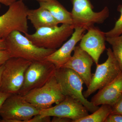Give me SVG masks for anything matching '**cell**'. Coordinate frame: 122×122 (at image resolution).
Here are the masks:
<instances>
[{"instance_id": "cell-27", "label": "cell", "mask_w": 122, "mask_h": 122, "mask_svg": "<svg viewBox=\"0 0 122 122\" xmlns=\"http://www.w3.org/2000/svg\"><path fill=\"white\" fill-rule=\"evenodd\" d=\"M17 0H0V4H2L6 6H9Z\"/></svg>"}, {"instance_id": "cell-30", "label": "cell", "mask_w": 122, "mask_h": 122, "mask_svg": "<svg viewBox=\"0 0 122 122\" xmlns=\"http://www.w3.org/2000/svg\"><path fill=\"white\" fill-rule=\"evenodd\" d=\"M35 0L37 1H38V2H46V1H48V0Z\"/></svg>"}, {"instance_id": "cell-8", "label": "cell", "mask_w": 122, "mask_h": 122, "mask_svg": "<svg viewBox=\"0 0 122 122\" xmlns=\"http://www.w3.org/2000/svg\"><path fill=\"white\" fill-rule=\"evenodd\" d=\"M73 8L71 12L74 29L81 27L87 30L95 24H102L109 17V9L105 7L99 12L93 10L90 0H71Z\"/></svg>"}, {"instance_id": "cell-28", "label": "cell", "mask_w": 122, "mask_h": 122, "mask_svg": "<svg viewBox=\"0 0 122 122\" xmlns=\"http://www.w3.org/2000/svg\"><path fill=\"white\" fill-rule=\"evenodd\" d=\"M6 50L5 39H0V50Z\"/></svg>"}, {"instance_id": "cell-6", "label": "cell", "mask_w": 122, "mask_h": 122, "mask_svg": "<svg viewBox=\"0 0 122 122\" xmlns=\"http://www.w3.org/2000/svg\"><path fill=\"white\" fill-rule=\"evenodd\" d=\"M36 108L19 94H12L0 109L2 122H27L39 114Z\"/></svg>"}, {"instance_id": "cell-26", "label": "cell", "mask_w": 122, "mask_h": 122, "mask_svg": "<svg viewBox=\"0 0 122 122\" xmlns=\"http://www.w3.org/2000/svg\"><path fill=\"white\" fill-rule=\"evenodd\" d=\"M11 94L6 92L0 91V109L5 100Z\"/></svg>"}, {"instance_id": "cell-25", "label": "cell", "mask_w": 122, "mask_h": 122, "mask_svg": "<svg viewBox=\"0 0 122 122\" xmlns=\"http://www.w3.org/2000/svg\"><path fill=\"white\" fill-rule=\"evenodd\" d=\"M72 120L69 118L65 117L53 116V118L51 119L52 122H72Z\"/></svg>"}, {"instance_id": "cell-15", "label": "cell", "mask_w": 122, "mask_h": 122, "mask_svg": "<svg viewBox=\"0 0 122 122\" xmlns=\"http://www.w3.org/2000/svg\"><path fill=\"white\" fill-rule=\"evenodd\" d=\"M122 96V71L111 83L99 90L92 97L91 102L98 106L104 104L112 106Z\"/></svg>"}, {"instance_id": "cell-31", "label": "cell", "mask_w": 122, "mask_h": 122, "mask_svg": "<svg viewBox=\"0 0 122 122\" xmlns=\"http://www.w3.org/2000/svg\"><path fill=\"white\" fill-rule=\"evenodd\" d=\"M2 119H1L0 118V122H2Z\"/></svg>"}, {"instance_id": "cell-24", "label": "cell", "mask_w": 122, "mask_h": 122, "mask_svg": "<svg viewBox=\"0 0 122 122\" xmlns=\"http://www.w3.org/2000/svg\"><path fill=\"white\" fill-rule=\"evenodd\" d=\"M10 58L9 53L7 50H0V66L4 64Z\"/></svg>"}, {"instance_id": "cell-13", "label": "cell", "mask_w": 122, "mask_h": 122, "mask_svg": "<svg viewBox=\"0 0 122 122\" xmlns=\"http://www.w3.org/2000/svg\"><path fill=\"white\" fill-rule=\"evenodd\" d=\"M73 51V56L61 68H69L76 72L87 87L92 76L91 67L94 62L93 59L79 45L76 46Z\"/></svg>"}, {"instance_id": "cell-19", "label": "cell", "mask_w": 122, "mask_h": 122, "mask_svg": "<svg viewBox=\"0 0 122 122\" xmlns=\"http://www.w3.org/2000/svg\"><path fill=\"white\" fill-rule=\"evenodd\" d=\"M106 41L112 47V51L122 71V34L113 37H106Z\"/></svg>"}, {"instance_id": "cell-17", "label": "cell", "mask_w": 122, "mask_h": 122, "mask_svg": "<svg viewBox=\"0 0 122 122\" xmlns=\"http://www.w3.org/2000/svg\"><path fill=\"white\" fill-rule=\"evenodd\" d=\"M40 7L46 9L58 24L72 25V15L57 0L39 2Z\"/></svg>"}, {"instance_id": "cell-20", "label": "cell", "mask_w": 122, "mask_h": 122, "mask_svg": "<svg viewBox=\"0 0 122 122\" xmlns=\"http://www.w3.org/2000/svg\"><path fill=\"white\" fill-rule=\"evenodd\" d=\"M117 10L120 13V17L116 22L114 26L111 30L105 32L106 37H113L122 34V5L118 6Z\"/></svg>"}, {"instance_id": "cell-22", "label": "cell", "mask_w": 122, "mask_h": 122, "mask_svg": "<svg viewBox=\"0 0 122 122\" xmlns=\"http://www.w3.org/2000/svg\"><path fill=\"white\" fill-rule=\"evenodd\" d=\"M112 107V111L111 113L122 115V96L120 99Z\"/></svg>"}, {"instance_id": "cell-23", "label": "cell", "mask_w": 122, "mask_h": 122, "mask_svg": "<svg viewBox=\"0 0 122 122\" xmlns=\"http://www.w3.org/2000/svg\"><path fill=\"white\" fill-rule=\"evenodd\" d=\"M105 122H122V115L111 114L107 118Z\"/></svg>"}, {"instance_id": "cell-14", "label": "cell", "mask_w": 122, "mask_h": 122, "mask_svg": "<svg viewBox=\"0 0 122 122\" xmlns=\"http://www.w3.org/2000/svg\"><path fill=\"white\" fill-rule=\"evenodd\" d=\"M86 30L81 27L75 28L70 38L58 50L46 57L45 60L53 64L56 69L61 68L72 56V52L78 42L81 41Z\"/></svg>"}, {"instance_id": "cell-11", "label": "cell", "mask_w": 122, "mask_h": 122, "mask_svg": "<svg viewBox=\"0 0 122 122\" xmlns=\"http://www.w3.org/2000/svg\"><path fill=\"white\" fill-rule=\"evenodd\" d=\"M89 111L81 102L69 96L54 107L40 111L44 116H57L69 118L75 120L89 115Z\"/></svg>"}, {"instance_id": "cell-1", "label": "cell", "mask_w": 122, "mask_h": 122, "mask_svg": "<svg viewBox=\"0 0 122 122\" xmlns=\"http://www.w3.org/2000/svg\"><path fill=\"white\" fill-rule=\"evenodd\" d=\"M21 33L14 31L5 39L10 57L20 58L31 62L42 61L57 50L38 47Z\"/></svg>"}, {"instance_id": "cell-5", "label": "cell", "mask_w": 122, "mask_h": 122, "mask_svg": "<svg viewBox=\"0 0 122 122\" xmlns=\"http://www.w3.org/2000/svg\"><path fill=\"white\" fill-rule=\"evenodd\" d=\"M28 10L22 0H18L9 6L7 12L0 16V39H5L14 31L24 34L28 33Z\"/></svg>"}, {"instance_id": "cell-10", "label": "cell", "mask_w": 122, "mask_h": 122, "mask_svg": "<svg viewBox=\"0 0 122 122\" xmlns=\"http://www.w3.org/2000/svg\"><path fill=\"white\" fill-rule=\"evenodd\" d=\"M56 69L53 64L45 59L32 62L25 72L24 83L18 94L24 96L44 86L54 76Z\"/></svg>"}, {"instance_id": "cell-3", "label": "cell", "mask_w": 122, "mask_h": 122, "mask_svg": "<svg viewBox=\"0 0 122 122\" xmlns=\"http://www.w3.org/2000/svg\"><path fill=\"white\" fill-rule=\"evenodd\" d=\"M74 29L72 25L62 24L52 27H43L36 30L33 34H25V36L38 47L57 49L71 36Z\"/></svg>"}, {"instance_id": "cell-18", "label": "cell", "mask_w": 122, "mask_h": 122, "mask_svg": "<svg viewBox=\"0 0 122 122\" xmlns=\"http://www.w3.org/2000/svg\"><path fill=\"white\" fill-rule=\"evenodd\" d=\"M101 105L91 114H89L73 122H105L107 118L112 113V107L106 104Z\"/></svg>"}, {"instance_id": "cell-29", "label": "cell", "mask_w": 122, "mask_h": 122, "mask_svg": "<svg viewBox=\"0 0 122 122\" xmlns=\"http://www.w3.org/2000/svg\"><path fill=\"white\" fill-rule=\"evenodd\" d=\"M4 64L0 66V88L1 86L2 72H3L4 68Z\"/></svg>"}, {"instance_id": "cell-16", "label": "cell", "mask_w": 122, "mask_h": 122, "mask_svg": "<svg viewBox=\"0 0 122 122\" xmlns=\"http://www.w3.org/2000/svg\"><path fill=\"white\" fill-rule=\"evenodd\" d=\"M27 17L36 30L43 27L57 26L59 24L49 11L41 7L35 9H29Z\"/></svg>"}, {"instance_id": "cell-12", "label": "cell", "mask_w": 122, "mask_h": 122, "mask_svg": "<svg viewBox=\"0 0 122 122\" xmlns=\"http://www.w3.org/2000/svg\"><path fill=\"white\" fill-rule=\"evenodd\" d=\"M87 30V33L83 34L80 41L79 46L92 57L96 65L106 49L105 32L94 26Z\"/></svg>"}, {"instance_id": "cell-4", "label": "cell", "mask_w": 122, "mask_h": 122, "mask_svg": "<svg viewBox=\"0 0 122 122\" xmlns=\"http://www.w3.org/2000/svg\"><path fill=\"white\" fill-rule=\"evenodd\" d=\"M24 98L41 111L52 107L65 98L55 75L41 87L32 90L23 96Z\"/></svg>"}, {"instance_id": "cell-9", "label": "cell", "mask_w": 122, "mask_h": 122, "mask_svg": "<svg viewBox=\"0 0 122 122\" xmlns=\"http://www.w3.org/2000/svg\"><path fill=\"white\" fill-rule=\"evenodd\" d=\"M107 59L104 63L96 65L95 73L92 75L87 89L83 93L85 98L108 85L122 72L110 48L107 49Z\"/></svg>"}, {"instance_id": "cell-32", "label": "cell", "mask_w": 122, "mask_h": 122, "mask_svg": "<svg viewBox=\"0 0 122 122\" xmlns=\"http://www.w3.org/2000/svg\"><path fill=\"white\" fill-rule=\"evenodd\" d=\"M1 8V5L0 4V8Z\"/></svg>"}, {"instance_id": "cell-21", "label": "cell", "mask_w": 122, "mask_h": 122, "mask_svg": "<svg viewBox=\"0 0 122 122\" xmlns=\"http://www.w3.org/2000/svg\"><path fill=\"white\" fill-rule=\"evenodd\" d=\"M51 122V116H44L39 114L34 116L27 122Z\"/></svg>"}, {"instance_id": "cell-2", "label": "cell", "mask_w": 122, "mask_h": 122, "mask_svg": "<svg viewBox=\"0 0 122 122\" xmlns=\"http://www.w3.org/2000/svg\"><path fill=\"white\" fill-rule=\"evenodd\" d=\"M55 76L65 96L80 102L92 113L98 109V106L94 105L84 97L82 93L84 81L76 72L69 68H61L56 69Z\"/></svg>"}, {"instance_id": "cell-7", "label": "cell", "mask_w": 122, "mask_h": 122, "mask_svg": "<svg viewBox=\"0 0 122 122\" xmlns=\"http://www.w3.org/2000/svg\"><path fill=\"white\" fill-rule=\"evenodd\" d=\"M32 62L18 57H11L4 64L0 91L18 94L24 83L26 70Z\"/></svg>"}]
</instances>
